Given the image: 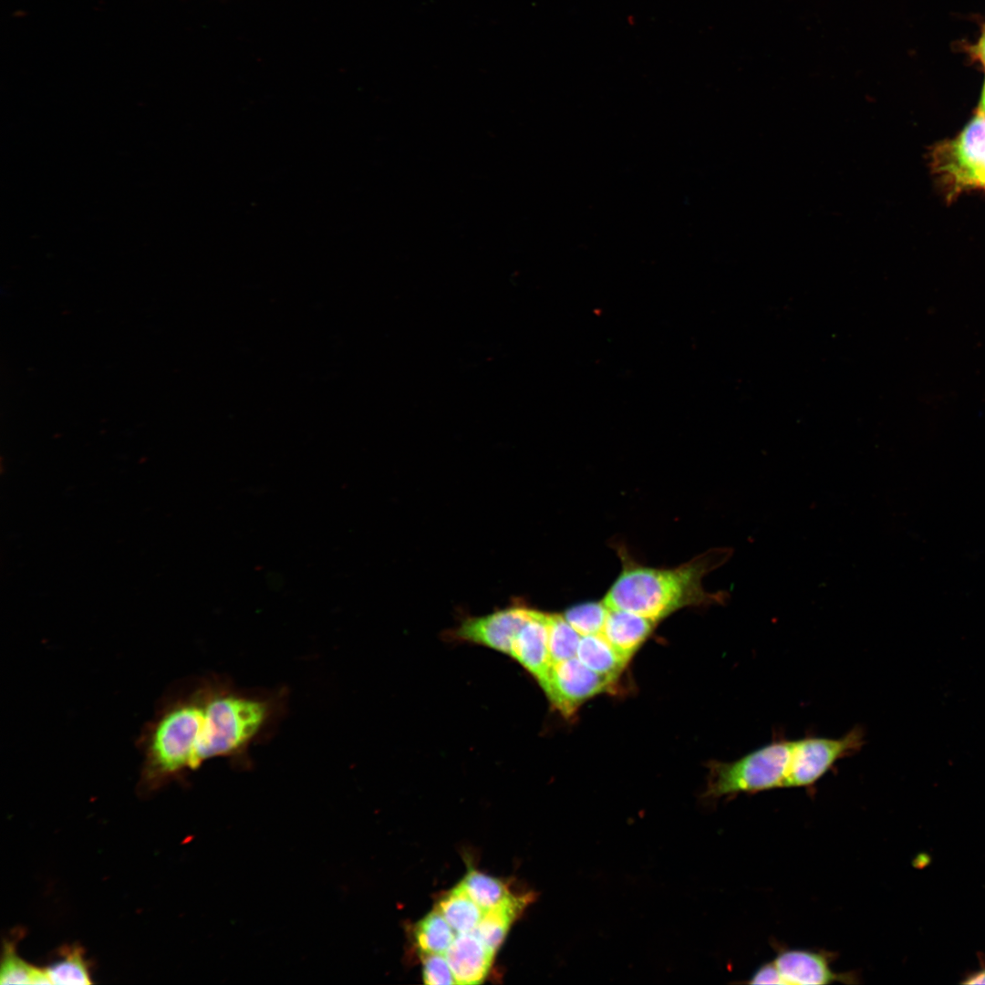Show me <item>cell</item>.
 I'll return each mask as SVG.
<instances>
[{"label":"cell","mask_w":985,"mask_h":985,"mask_svg":"<svg viewBox=\"0 0 985 985\" xmlns=\"http://www.w3.org/2000/svg\"><path fill=\"white\" fill-rule=\"evenodd\" d=\"M773 963L784 985H819L832 982L854 983L849 973H836L824 953L806 949L782 950Z\"/></svg>","instance_id":"9"},{"label":"cell","mask_w":985,"mask_h":985,"mask_svg":"<svg viewBox=\"0 0 985 985\" xmlns=\"http://www.w3.org/2000/svg\"><path fill=\"white\" fill-rule=\"evenodd\" d=\"M609 608L604 601L574 606L564 613L565 620L581 635L600 634Z\"/></svg>","instance_id":"20"},{"label":"cell","mask_w":985,"mask_h":985,"mask_svg":"<svg viewBox=\"0 0 985 985\" xmlns=\"http://www.w3.org/2000/svg\"><path fill=\"white\" fill-rule=\"evenodd\" d=\"M614 683L575 657L553 664L541 688L553 706L563 716L570 717L586 700L609 690Z\"/></svg>","instance_id":"5"},{"label":"cell","mask_w":985,"mask_h":985,"mask_svg":"<svg viewBox=\"0 0 985 985\" xmlns=\"http://www.w3.org/2000/svg\"><path fill=\"white\" fill-rule=\"evenodd\" d=\"M865 742V731L860 726L839 738L808 736L792 741L783 788L812 786L837 761L858 752Z\"/></svg>","instance_id":"4"},{"label":"cell","mask_w":985,"mask_h":985,"mask_svg":"<svg viewBox=\"0 0 985 985\" xmlns=\"http://www.w3.org/2000/svg\"><path fill=\"white\" fill-rule=\"evenodd\" d=\"M51 984L83 985L91 984L88 962L83 951L78 947H67L62 949L60 959L45 969Z\"/></svg>","instance_id":"16"},{"label":"cell","mask_w":985,"mask_h":985,"mask_svg":"<svg viewBox=\"0 0 985 985\" xmlns=\"http://www.w3.org/2000/svg\"><path fill=\"white\" fill-rule=\"evenodd\" d=\"M1 984H51L45 969L36 968L24 961L14 946H5L0 973Z\"/></svg>","instance_id":"19"},{"label":"cell","mask_w":985,"mask_h":985,"mask_svg":"<svg viewBox=\"0 0 985 985\" xmlns=\"http://www.w3.org/2000/svg\"><path fill=\"white\" fill-rule=\"evenodd\" d=\"M423 980L430 985L456 984L453 973L443 953H421Z\"/></svg>","instance_id":"21"},{"label":"cell","mask_w":985,"mask_h":985,"mask_svg":"<svg viewBox=\"0 0 985 985\" xmlns=\"http://www.w3.org/2000/svg\"><path fill=\"white\" fill-rule=\"evenodd\" d=\"M459 885L484 911L497 906L511 894L503 881L473 869Z\"/></svg>","instance_id":"17"},{"label":"cell","mask_w":985,"mask_h":985,"mask_svg":"<svg viewBox=\"0 0 985 985\" xmlns=\"http://www.w3.org/2000/svg\"><path fill=\"white\" fill-rule=\"evenodd\" d=\"M980 111L985 114V84H984V88H983V92H982V98H981V101H980Z\"/></svg>","instance_id":"26"},{"label":"cell","mask_w":985,"mask_h":985,"mask_svg":"<svg viewBox=\"0 0 985 985\" xmlns=\"http://www.w3.org/2000/svg\"><path fill=\"white\" fill-rule=\"evenodd\" d=\"M532 608L516 604L479 617H470L452 631V638L486 646L512 656L513 644Z\"/></svg>","instance_id":"7"},{"label":"cell","mask_w":985,"mask_h":985,"mask_svg":"<svg viewBox=\"0 0 985 985\" xmlns=\"http://www.w3.org/2000/svg\"><path fill=\"white\" fill-rule=\"evenodd\" d=\"M456 984H479L488 975L494 954L472 933L457 934L444 953Z\"/></svg>","instance_id":"10"},{"label":"cell","mask_w":985,"mask_h":985,"mask_svg":"<svg viewBox=\"0 0 985 985\" xmlns=\"http://www.w3.org/2000/svg\"><path fill=\"white\" fill-rule=\"evenodd\" d=\"M548 615L532 608L528 620L513 641L511 656L541 687L547 680L553 665L549 651Z\"/></svg>","instance_id":"8"},{"label":"cell","mask_w":985,"mask_h":985,"mask_svg":"<svg viewBox=\"0 0 985 985\" xmlns=\"http://www.w3.org/2000/svg\"><path fill=\"white\" fill-rule=\"evenodd\" d=\"M276 710L275 700L215 679L171 686L139 737L140 783L153 790L209 760L241 758Z\"/></svg>","instance_id":"1"},{"label":"cell","mask_w":985,"mask_h":985,"mask_svg":"<svg viewBox=\"0 0 985 985\" xmlns=\"http://www.w3.org/2000/svg\"><path fill=\"white\" fill-rule=\"evenodd\" d=\"M455 931L435 907L420 920L414 929L416 945L421 953H445L453 939Z\"/></svg>","instance_id":"15"},{"label":"cell","mask_w":985,"mask_h":985,"mask_svg":"<svg viewBox=\"0 0 985 985\" xmlns=\"http://www.w3.org/2000/svg\"><path fill=\"white\" fill-rule=\"evenodd\" d=\"M964 984H985V965L979 970L969 973L962 981Z\"/></svg>","instance_id":"23"},{"label":"cell","mask_w":985,"mask_h":985,"mask_svg":"<svg viewBox=\"0 0 985 985\" xmlns=\"http://www.w3.org/2000/svg\"><path fill=\"white\" fill-rule=\"evenodd\" d=\"M792 741L778 738L736 761H712L702 797L716 800L740 793L783 788L790 763Z\"/></svg>","instance_id":"3"},{"label":"cell","mask_w":985,"mask_h":985,"mask_svg":"<svg viewBox=\"0 0 985 985\" xmlns=\"http://www.w3.org/2000/svg\"><path fill=\"white\" fill-rule=\"evenodd\" d=\"M656 625L657 621L638 614L609 608L601 634L617 651L630 659Z\"/></svg>","instance_id":"11"},{"label":"cell","mask_w":985,"mask_h":985,"mask_svg":"<svg viewBox=\"0 0 985 985\" xmlns=\"http://www.w3.org/2000/svg\"><path fill=\"white\" fill-rule=\"evenodd\" d=\"M973 186L985 188V157L975 171Z\"/></svg>","instance_id":"24"},{"label":"cell","mask_w":985,"mask_h":985,"mask_svg":"<svg viewBox=\"0 0 985 985\" xmlns=\"http://www.w3.org/2000/svg\"><path fill=\"white\" fill-rule=\"evenodd\" d=\"M750 984H779L784 985L773 961L761 966L748 981Z\"/></svg>","instance_id":"22"},{"label":"cell","mask_w":985,"mask_h":985,"mask_svg":"<svg viewBox=\"0 0 985 985\" xmlns=\"http://www.w3.org/2000/svg\"><path fill=\"white\" fill-rule=\"evenodd\" d=\"M576 658L593 671L614 681L629 661L601 633L581 636Z\"/></svg>","instance_id":"13"},{"label":"cell","mask_w":985,"mask_h":985,"mask_svg":"<svg viewBox=\"0 0 985 985\" xmlns=\"http://www.w3.org/2000/svg\"><path fill=\"white\" fill-rule=\"evenodd\" d=\"M534 893L522 896L510 894L497 906L484 911L478 926L472 931L493 954L504 940L512 923L534 898Z\"/></svg>","instance_id":"12"},{"label":"cell","mask_w":985,"mask_h":985,"mask_svg":"<svg viewBox=\"0 0 985 985\" xmlns=\"http://www.w3.org/2000/svg\"><path fill=\"white\" fill-rule=\"evenodd\" d=\"M976 52L980 59L985 65V31L977 45Z\"/></svg>","instance_id":"25"},{"label":"cell","mask_w":985,"mask_h":985,"mask_svg":"<svg viewBox=\"0 0 985 985\" xmlns=\"http://www.w3.org/2000/svg\"><path fill=\"white\" fill-rule=\"evenodd\" d=\"M548 630L552 664L576 657L581 635L563 615H548Z\"/></svg>","instance_id":"18"},{"label":"cell","mask_w":985,"mask_h":985,"mask_svg":"<svg viewBox=\"0 0 985 985\" xmlns=\"http://www.w3.org/2000/svg\"><path fill=\"white\" fill-rule=\"evenodd\" d=\"M436 908L457 934L472 932L484 910L458 885L440 898Z\"/></svg>","instance_id":"14"},{"label":"cell","mask_w":985,"mask_h":985,"mask_svg":"<svg viewBox=\"0 0 985 985\" xmlns=\"http://www.w3.org/2000/svg\"><path fill=\"white\" fill-rule=\"evenodd\" d=\"M985 157V114H979L960 135L935 151V167L960 187L973 186L977 168Z\"/></svg>","instance_id":"6"},{"label":"cell","mask_w":985,"mask_h":985,"mask_svg":"<svg viewBox=\"0 0 985 985\" xmlns=\"http://www.w3.org/2000/svg\"><path fill=\"white\" fill-rule=\"evenodd\" d=\"M619 555L622 571L603 600L610 609L630 611L658 622L680 608L722 604L729 597L724 591H706L702 580L730 560L731 547L709 549L674 568L647 567L623 552Z\"/></svg>","instance_id":"2"}]
</instances>
